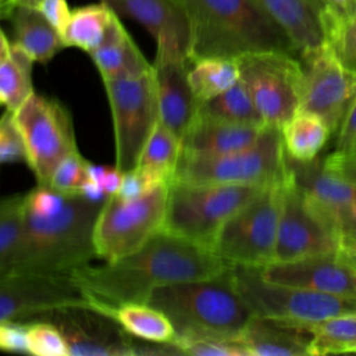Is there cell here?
<instances>
[{"label":"cell","mask_w":356,"mask_h":356,"mask_svg":"<svg viewBox=\"0 0 356 356\" xmlns=\"http://www.w3.org/2000/svg\"><path fill=\"white\" fill-rule=\"evenodd\" d=\"M168 186L170 184L159 185L131 199L110 195L95 222L96 257L104 261L121 259L164 229Z\"/></svg>","instance_id":"obj_8"},{"label":"cell","mask_w":356,"mask_h":356,"mask_svg":"<svg viewBox=\"0 0 356 356\" xmlns=\"http://www.w3.org/2000/svg\"><path fill=\"white\" fill-rule=\"evenodd\" d=\"M170 355L191 356H249L246 348L239 338L204 337L182 341H171L168 343Z\"/></svg>","instance_id":"obj_36"},{"label":"cell","mask_w":356,"mask_h":356,"mask_svg":"<svg viewBox=\"0 0 356 356\" xmlns=\"http://www.w3.org/2000/svg\"><path fill=\"white\" fill-rule=\"evenodd\" d=\"M113 118L115 167H136L140 152L159 122L153 65L139 75L103 79Z\"/></svg>","instance_id":"obj_9"},{"label":"cell","mask_w":356,"mask_h":356,"mask_svg":"<svg viewBox=\"0 0 356 356\" xmlns=\"http://www.w3.org/2000/svg\"><path fill=\"white\" fill-rule=\"evenodd\" d=\"M325 4L338 8L345 14H356V0H323Z\"/></svg>","instance_id":"obj_47"},{"label":"cell","mask_w":356,"mask_h":356,"mask_svg":"<svg viewBox=\"0 0 356 356\" xmlns=\"http://www.w3.org/2000/svg\"><path fill=\"white\" fill-rule=\"evenodd\" d=\"M10 19L14 33L13 43L28 53L35 63L44 64L65 47L61 33L38 7L17 6Z\"/></svg>","instance_id":"obj_25"},{"label":"cell","mask_w":356,"mask_h":356,"mask_svg":"<svg viewBox=\"0 0 356 356\" xmlns=\"http://www.w3.org/2000/svg\"><path fill=\"white\" fill-rule=\"evenodd\" d=\"M28 321L11 320L0 321V350L28 355L26 343Z\"/></svg>","instance_id":"obj_41"},{"label":"cell","mask_w":356,"mask_h":356,"mask_svg":"<svg viewBox=\"0 0 356 356\" xmlns=\"http://www.w3.org/2000/svg\"><path fill=\"white\" fill-rule=\"evenodd\" d=\"M337 131L334 152L353 153L356 150V95L349 103Z\"/></svg>","instance_id":"obj_42"},{"label":"cell","mask_w":356,"mask_h":356,"mask_svg":"<svg viewBox=\"0 0 356 356\" xmlns=\"http://www.w3.org/2000/svg\"><path fill=\"white\" fill-rule=\"evenodd\" d=\"M61 331L70 356H132L131 337L111 316L92 307H67L42 314Z\"/></svg>","instance_id":"obj_16"},{"label":"cell","mask_w":356,"mask_h":356,"mask_svg":"<svg viewBox=\"0 0 356 356\" xmlns=\"http://www.w3.org/2000/svg\"><path fill=\"white\" fill-rule=\"evenodd\" d=\"M260 273L273 282L356 299V267L342 252L273 261Z\"/></svg>","instance_id":"obj_18"},{"label":"cell","mask_w":356,"mask_h":356,"mask_svg":"<svg viewBox=\"0 0 356 356\" xmlns=\"http://www.w3.org/2000/svg\"><path fill=\"white\" fill-rule=\"evenodd\" d=\"M67 307H93L71 275H0V321H29Z\"/></svg>","instance_id":"obj_14"},{"label":"cell","mask_w":356,"mask_h":356,"mask_svg":"<svg viewBox=\"0 0 356 356\" xmlns=\"http://www.w3.org/2000/svg\"><path fill=\"white\" fill-rule=\"evenodd\" d=\"M14 118L24 139L25 163L36 184L49 185L56 167L78 152L71 113L57 99L35 92L14 111Z\"/></svg>","instance_id":"obj_11"},{"label":"cell","mask_w":356,"mask_h":356,"mask_svg":"<svg viewBox=\"0 0 356 356\" xmlns=\"http://www.w3.org/2000/svg\"><path fill=\"white\" fill-rule=\"evenodd\" d=\"M0 107H1V104H0Z\"/></svg>","instance_id":"obj_53"},{"label":"cell","mask_w":356,"mask_h":356,"mask_svg":"<svg viewBox=\"0 0 356 356\" xmlns=\"http://www.w3.org/2000/svg\"><path fill=\"white\" fill-rule=\"evenodd\" d=\"M320 209L328 216L337 232L342 249L341 252L353 248L356 245V202L335 207L320 206Z\"/></svg>","instance_id":"obj_40"},{"label":"cell","mask_w":356,"mask_h":356,"mask_svg":"<svg viewBox=\"0 0 356 356\" xmlns=\"http://www.w3.org/2000/svg\"><path fill=\"white\" fill-rule=\"evenodd\" d=\"M341 250L339 239L328 216L289 177L281 186L274 261H289Z\"/></svg>","instance_id":"obj_13"},{"label":"cell","mask_w":356,"mask_h":356,"mask_svg":"<svg viewBox=\"0 0 356 356\" xmlns=\"http://www.w3.org/2000/svg\"><path fill=\"white\" fill-rule=\"evenodd\" d=\"M179 156V139L159 120L140 152L135 170L145 178L149 189L171 184Z\"/></svg>","instance_id":"obj_26"},{"label":"cell","mask_w":356,"mask_h":356,"mask_svg":"<svg viewBox=\"0 0 356 356\" xmlns=\"http://www.w3.org/2000/svg\"><path fill=\"white\" fill-rule=\"evenodd\" d=\"M43 0H14L15 6H28V7H38Z\"/></svg>","instance_id":"obj_50"},{"label":"cell","mask_w":356,"mask_h":356,"mask_svg":"<svg viewBox=\"0 0 356 356\" xmlns=\"http://www.w3.org/2000/svg\"><path fill=\"white\" fill-rule=\"evenodd\" d=\"M234 286L253 316L312 324L348 312H356V299L321 293L266 280L259 267L231 266Z\"/></svg>","instance_id":"obj_7"},{"label":"cell","mask_w":356,"mask_h":356,"mask_svg":"<svg viewBox=\"0 0 356 356\" xmlns=\"http://www.w3.org/2000/svg\"><path fill=\"white\" fill-rule=\"evenodd\" d=\"M104 202L68 195L64 206L51 214L24 209L22 229L4 274L71 275L96 257L93 229Z\"/></svg>","instance_id":"obj_2"},{"label":"cell","mask_w":356,"mask_h":356,"mask_svg":"<svg viewBox=\"0 0 356 356\" xmlns=\"http://www.w3.org/2000/svg\"><path fill=\"white\" fill-rule=\"evenodd\" d=\"M324 165L341 175L342 178L353 182L356 185V152L353 153H339L332 152L323 157Z\"/></svg>","instance_id":"obj_43"},{"label":"cell","mask_w":356,"mask_h":356,"mask_svg":"<svg viewBox=\"0 0 356 356\" xmlns=\"http://www.w3.org/2000/svg\"><path fill=\"white\" fill-rule=\"evenodd\" d=\"M149 189L145 178L140 175L139 171H136L135 168L131 171H125L122 175V181L121 185L117 191V193L124 199H131V197H138L143 193H146Z\"/></svg>","instance_id":"obj_46"},{"label":"cell","mask_w":356,"mask_h":356,"mask_svg":"<svg viewBox=\"0 0 356 356\" xmlns=\"http://www.w3.org/2000/svg\"><path fill=\"white\" fill-rule=\"evenodd\" d=\"M142 24L156 39L154 61L192 60V22L182 0H102Z\"/></svg>","instance_id":"obj_17"},{"label":"cell","mask_w":356,"mask_h":356,"mask_svg":"<svg viewBox=\"0 0 356 356\" xmlns=\"http://www.w3.org/2000/svg\"><path fill=\"white\" fill-rule=\"evenodd\" d=\"M192 22L191 58H238L259 51L298 56L285 32L256 0H184Z\"/></svg>","instance_id":"obj_3"},{"label":"cell","mask_w":356,"mask_h":356,"mask_svg":"<svg viewBox=\"0 0 356 356\" xmlns=\"http://www.w3.org/2000/svg\"><path fill=\"white\" fill-rule=\"evenodd\" d=\"M229 268L209 278L167 284L150 293L147 303L170 320L172 341L239 338L253 313L234 286Z\"/></svg>","instance_id":"obj_4"},{"label":"cell","mask_w":356,"mask_h":356,"mask_svg":"<svg viewBox=\"0 0 356 356\" xmlns=\"http://www.w3.org/2000/svg\"><path fill=\"white\" fill-rule=\"evenodd\" d=\"M310 332L309 356L356 353V312L305 324Z\"/></svg>","instance_id":"obj_31"},{"label":"cell","mask_w":356,"mask_h":356,"mask_svg":"<svg viewBox=\"0 0 356 356\" xmlns=\"http://www.w3.org/2000/svg\"><path fill=\"white\" fill-rule=\"evenodd\" d=\"M323 26L325 44L341 64L356 75V14H345L324 4Z\"/></svg>","instance_id":"obj_34"},{"label":"cell","mask_w":356,"mask_h":356,"mask_svg":"<svg viewBox=\"0 0 356 356\" xmlns=\"http://www.w3.org/2000/svg\"><path fill=\"white\" fill-rule=\"evenodd\" d=\"M197 114L234 124L266 125L241 78L222 93L200 103Z\"/></svg>","instance_id":"obj_33"},{"label":"cell","mask_w":356,"mask_h":356,"mask_svg":"<svg viewBox=\"0 0 356 356\" xmlns=\"http://www.w3.org/2000/svg\"><path fill=\"white\" fill-rule=\"evenodd\" d=\"M355 152H356V150H355Z\"/></svg>","instance_id":"obj_54"},{"label":"cell","mask_w":356,"mask_h":356,"mask_svg":"<svg viewBox=\"0 0 356 356\" xmlns=\"http://www.w3.org/2000/svg\"><path fill=\"white\" fill-rule=\"evenodd\" d=\"M33 60L19 46L11 43L8 56L0 63V104L17 111L35 93L32 82Z\"/></svg>","instance_id":"obj_32"},{"label":"cell","mask_w":356,"mask_h":356,"mask_svg":"<svg viewBox=\"0 0 356 356\" xmlns=\"http://www.w3.org/2000/svg\"><path fill=\"white\" fill-rule=\"evenodd\" d=\"M229 267L213 248L161 229L138 250L100 267L85 266L71 277L93 307L108 314L120 305L147 303L159 286L214 277Z\"/></svg>","instance_id":"obj_1"},{"label":"cell","mask_w":356,"mask_h":356,"mask_svg":"<svg viewBox=\"0 0 356 356\" xmlns=\"http://www.w3.org/2000/svg\"><path fill=\"white\" fill-rule=\"evenodd\" d=\"M239 339L249 356H309L310 332L300 324L252 316Z\"/></svg>","instance_id":"obj_22"},{"label":"cell","mask_w":356,"mask_h":356,"mask_svg":"<svg viewBox=\"0 0 356 356\" xmlns=\"http://www.w3.org/2000/svg\"><path fill=\"white\" fill-rule=\"evenodd\" d=\"M131 337L147 342H171L174 328L170 320L149 303H125L108 312Z\"/></svg>","instance_id":"obj_30"},{"label":"cell","mask_w":356,"mask_h":356,"mask_svg":"<svg viewBox=\"0 0 356 356\" xmlns=\"http://www.w3.org/2000/svg\"><path fill=\"white\" fill-rule=\"evenodd\" d=\"M246 85L266 125L280 127L299 108L302 67L299 57L285 51H259L236 58Z\"/></svg>","instance_id":"obj_12"},{"label":"cell","mask_w":356,"mask_h":356,"mask_svg":"<svg viewBox=\"0 0 356 356\" xmlns=\"http://www.w3.org/2000/svg\"><path fill=\"white\" fill-rule=\"evenodd\" d=\"M15 7L14 0H0V19H10Z\"/></svg>","instance_id":"obj_48"},{"label":"cell","mask_w":356,"mask_h":356,"mask_svg":"<svg viewBox=\"0 0 356 356\" xmlns=\"http://www.w3.org/2000/svg\"><path fill=\"white\" fill-rule=\"evenodd\" d=\"M238 79L236 58L202 57L191 60L188 81L199 104L222 93Z\"/></svg>","instance_id":"obj_29"},{"label":"cell","mask_w":356,"mask_h":356,"mask_svg":"<svg viewBox=\"0 0 356 356\" xmlns=\"http://www.w3.org/2000/svg\"><path fill=\"white\" fill-rule=\"evenodd\" d=\"M152 65L159 120L181 142L196 118L199 107L188 81L191 60L154 61Z\"/></svg>","instance_id":"obj_19"},{"label":"cell","mask_w":356,"mask_h":356,"mask_svg":"<svg viewBox=\"0 0 356 356\" xmlns=\"http://www.w3.org/2000/svg\"><path fill=\"white\" fill-rule=\"evenodd\" d=\"M89 164L79 150L70 154L56 167L47 186L67 195L81 193L89 179Z\"/></svg>","instance_id":"obj_38"},{"label":"cell","mask_w":356,"mask_h":356,"mask_svg":"<svg viewBox=\"0 0 356 356\" xmlns=\"http://www.w3.org/2000/svg\"><path fill=\"white\" fill-rule=\"evenodd\" d=\"M10 50H11V43L8 42L7 36L4 35V32L0 28V63L8 56Z\"/></svg>","instance_id":"obj_49"},{"label":"cell","mask_w":356,"mask_h":356,"mask_svg":"<svg viewBox=\"0 0 356 356\" xmlns=\"http://www.w3.org/2000/svg\"><path fill=\"white\" fill-rule=\"evenodd\" d=\"M266 125H243L196 114L181 139V153L188 156H218L250 146Z\"/></svg>","instance_id":"obj_21"},{"label":"cell","mask_w":356,"mask_h":356,"mask_svg":"<svg viewBox=\"0 0 356 356\" xmlns=\"http://www.w3.org/2000/svg\"><path fill=\"white\" fill-rule=\"evenodd\" d=\"M263 188L172 181L168 186L164 229L214 249L224 222Z\"/></svg>","instance_id":"obj_6"},{"label":"cell","mask_w":356,"mask_h":356,"mask_svg":"<svg viewBox=\"0 0 356 356\" xmlns=\"http://www.w3.org/2000/svg\"><path fill=\"white\" fill-rule=\"evenodd\" d=\"M182 1H184V0H182Z\"/></svg>","instance_id":"obj_55"},{"label":"cell","mask_w":356,"mask_h":356,"mask_svg":"<svg viewBox=\"0 0 356 356\" xmlns=\"http://www.w3.org/2000/svg\"><path fill=\"white\" fill-rule=\"evenodd\" d=\"M124 172L118 170L115 165L114 167H107V165H97V164H89V177L93 179L96 184L102 186V189L110 196L117 193L121 181H122Z\"/></svg>","instance_id":"obj_44"},{"label":"cell","mask_w":356,"mask_h":356,"mask_svg":"<svg viewBox=\"0 0 356 356\" xmlns=\"http://www.w3.org/2000/svg\"><path fill=\"white\" fill-rule=\"evenodd\" d=\"M39 10L50 21V24L61 33L71 15V10L68 8L67 0H43L39 6Z\"/></svg>","instance_id":"obj_45"},{"label":"cell","mask_w":356,"mask_h":356,"mask_svg":"<svg viewBox=\"0 0 356 356\" xmlns=\"http://www.w3.org/2000/svg\"><path fill=\"white\" fill-rule=\"evenodd\" d=\"M26 160L25 145L14 113L6 110L0 117V164Z\"/></svg>","instance_id":"obj_39"},{"label":"cell","mask_w":356,"mask_h":356,"mask_svg":"<svg viewBox=\"0 0 356 356\" xmlns=\"http://www.w3.org/2000/svg\"><path fill=\"white\" fill-rule=\"evenodd\" d=\"M331 132L332 129L324 118L302 108L281 125L285 153L298 161H310L318 157Z\"/></svg>","instance_id":"obj_27"},{"label":"cell","mask_w":356,"mask_h":356,"mask_svg":"<svg viewBox=\"0 0 356 356\" xmlns=\"http://www.w3.org/2000/svg\"><path fill=\"white\" fill-rule=\"evenodd\" d=\"M342 253H350V254H356V245H355L353 248H350V249H348V250L342 252Z\"/></svg>","instance_id":"obj_52"},{"label":"cell","mask_w":356,"mask_h":356,"mask_svg":"<svg viewBox=\"0 0 356 356\" xmlns=\"http://www.w3.org/2000/svg\"><path fill=\"white\" fill-rule=\"evenodd\" d=\"M28 355L35 356H70L67 342L61 331L44 318L28 321L26 331Z\"/></svg>","instance_id":"obj_37"},{"label":"cell","mask_w":356,"mask_h":356,"mask_svg":"<svg viewBox=\"0 0 356 356\" xmlns=\"http://www.w3.org/2000/svg\"><path fill=\"white\" fill-rule=\"evenodd\" d=\"M281 186H264L224 222L214 250L228 264L261 268L275 260Z\"/></svg>","instance_id":"obj_10"},{"label":"cell","mask_w":356,"mask_h":356,"mask_svg":"<svg viewBox=\"0 0 356 356\" xmlns=\"http://www.w3.org/2000/svg\"><path fill=\"white\" fill-rule=\"evenodd\" d=\"M355 267H356V254H350V253H342Z\"/></svg>","instance_id":"obj_51"},{"label":"cell","mask_w":356,"mask_h":356,"mask_svg":"<svg viewBox=\"0 0 356 356\" xmlns=\"http://www.w3.org/2000/svg\"><path fill=\"white\" fill-rule=\"evenodd\" d=\"M24 193L0 196V275L17 248L24 220Z\"/></svg>","instance_id":"obj_35"},{"label":"cell","mask_w":356,"mask_h":356,"mask_svg":"<svg viewBox=\"0 0 356 356\" xmlns=\"http://www.w3.org/2000/svg\"><path fill=\"white\" fill-rule=\"evenodd\" d=\"M113 15L114 11L103 1L72 10L61 31L64 46L78 47L88 54L92 53L102 43Z\"/></svg>","instance_id":"obj_28"},{"label":"cell","mask_w":356,"mask_h":356,"mask_svg":"<svg viewBox=\"0 0 356 356\" xmlns=\"http://www.w3.org/2000/svg\"><path fill=\"white\" fill-rule=\"evenodd\" d=\"M288 157V156H286ZM292 179L321 207L356 202V185L324 165L323 157L298 161L288 157Z\"/></svg>","instance_id":"obj_24"},{"label":"cell","mask_w":356,"mask_h":356,"mask_svg":"<svg viewBox=\"0 0 356 356\" xmlns=\"http://www.w3.org/2000/svg\"><path fill=\"white\" fill-rule=\"evenodd\" d=\"M291 177L281 128L266 125L243 149L218 156H179L172 181L192 184L278 185Z\"/></svg>","instance_id":"obj_5"},{"label":"cell","mask_w":356,"mask_h":356,"mask_svg":"<svg viewBox=\"0 0 356 356\" xmlns=\"http://www.w3.org/2000/svg\"><path fill=\"white\" fill-rule=\"evenodd\" d=\"M285 32L298 56L324 44L323 0H256Z\"/></svg>","instance_id":"obj_20"},{"label":"cell","mask_w":356,"mask_h":356,"mask_svg":"<svg viewBox=\"0 0 356 356\" xmlns=\"http://www.w3.org/2000/svg\"><path fill=\"white\" fill-rule=\"evenodd\" d=\"M298 57L302 67L300 108L324 118L332 131L338 129L356 95V75L325 43Z\"/></svg>","instance_id":"obj_15"},{"label":"cell","mask_w":356,"mask_h":356,"mask_svg":"<svg viewBox=\"0 0 356 356\" xmlns=\"http://www.w3.org/2000/svg\"><path fill=\"white\" fill-rule=\"evenodd\" d=\"M102 79L139 75L152 68L114 13L102 43L89 53Z\"/></svg>","instance_id":"obj_23"}]
</instances>
